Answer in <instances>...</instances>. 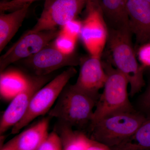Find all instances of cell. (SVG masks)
<instances>
[{
	"instance_id": "obj_1",
	"label": "cell",
	"mask_w": 150,
	"mask_h": 150,
	"mask_svg": "<svg viewBox=\"0 0 150 150\" xmlns=\"http://www.w3.org/2000/svg\"><path fill=\"white\" fill-rule=\"evenodd\" d=\"M129 28H110L107 44L111 57L109 58L115 69L127 79L130 86L129 95L133 97L145 86V69L139 64L132 46Z\"/></svg>"
},
{
	"instance_id": "obj_2",
	"label": "cell",
	"mask_w": 150,
	"mask_h": 150,
	"mask_svg": "<svg viewBox=\"0 0 150 150\" xmlns=\"http://www.w3.org/2000/svg\"><path fill=\"white\" fill-rule=\"evenodd\" d=\"M98 100L74 84L67 85L48 112V116L73 129H87Z\"/></svg>"
},
{
	"instance_id": "obj_3",
	"label": "cell",
	"mask_w": 150,
	"mask_h": 150,
	"mask_svg": "<svg viewBox=\"0 0 150 150\" xmlns=\"http://www.w3.org/2000/svg\"><path fill=\"white\" fill-rule=\"evenodd\" d=\"M139 111L117 112L91 122L88 127L91 139L111 148L129 139L146 119Z\"/></svg>"
},
{
	"instance_id": "obj_4",
	"label": "cell",
	"mask_w": 150,
	"mask_h": 150,
	"mask_svg": "<svg viewBox=\"0 0 150 150\" xmlns=\"http://www.w3.org/2000/svg\"><path fill=\"white\" fill-rule=\"evenodd\" d=\"M102 64L107 79L103 91L96 103L91 123L117 112L136 110L129 100L127 79L112 67L110 60L103 61Z\"/></svg>"
},
{
	"instance_id": "obj_5",
	"label": "cell",
	"mask_w": 150,
	"mask_h": 150,
	"mask_svg": "<svg viewBox=\"0 0 150 150\" xmlns=\"http://www.w3.org/2000/svg\"><path fill=\"white\" fill-rule=\"evenodd\" d=\"M76 73L74 67H69L40 89L33 96L23 118L12 128V134H18L35 118L48 113L63 89Z\"/></svg>"
},
{
	"instance_id": "obj_6",
	"label": "cell",
	"mask_w": 150,
	"mask_h": 150,
	"mask_svg": "<svg viewBox=\"0 0 150 150\" xmlns=\"http://www.w3.org/2000/svg\"><path fill=\"white\" fill-rule=\"evenodd\" d=\"M85 8L80 38L90 56L101 58L107 43L109 29L99 0H88Z\"/></svg>"
},
{
	"instance_id": "obj_7",
	"label": "cell",
	"mask_w": 150,
	"mask_h": 150,
	"mask_svg": "<svg viewBox=\"0 0 150 150\" xmlns=\"http://www.w3.org/2000/svg\"><path fill=\"white\" fill-rule=\"evenodd\" d=\"M88 0H45L43 8L36 24L28 33L56 29L76 18L85 8Z\"/></svg>"
},
{
	"instance_id": "obj_8",
	"label": "cell",
	"mask_w": 150,
	"mask_h": 150,
	"mask_svg": "<svg viewBox=\"0 0 150 150\" xmlns=\"http://www.w3.org/2000/svg\"><path fill=\"white\" fill-rule=\"evenodd\" d=\"M57 28L37 33L26 31L0 57V72L9 66L29 58L48 46L56 38Z\"/></svg>"
},
{
	"instance_id": "obj_9",
	"label": "cell",
	"mask_w": 150,
	"mask_h": 150,
	"mask_svg": "<svg viewBox=\"0 0 150 150\" xmlns=\"http://www.w3.org/2000/svg\"><path fill=\"white\" fill-rule=\"evenodd\" d=\"M52 42L36 54L20 62L37 76L50 75L61 68L80 65L82 57L75 53L63 54L54 47Z\"/></svg>"
},
{
	"instance_id": "obj_10",
	"label": "cell",
	"mask_w": 150,
	"mask_h": 150,
	"mask_svg": "<svg viewBox=\"0 0 150 150\" xmlns=\"http://www.w3.org/2000/svg\"><path fill=\"white\" fill-rule=\"evenodd\" d=\"M50 75L37 76L33 74L32 79L24 90L15 97L3 113L0 122V134L12 128L22 119L27 112L34 94L49 82Z\"/></svg>"
},
{
	"instance_id": "obj_11",
	"label": "cell",
	"mask_w": 150,
	"mask_h": 150,
	"mask_svg": "<svg viewBox=\"0 0 150 150\" xmlns=\"http://www.w3.org/2000/svg\"><path fill=\"white\" fill-rule=\"evenodd\" d=\"M79 74L75 86L98 99L100 89L103 88L107 74L101 58L90 56L82 57Z\"/></svg>"
},
{
	"instance_id": "obj_12",
	"label": "cell",
	"mask_w": 150,
	"mask_h": 150,
	"mask_svg": "<svg viewBox=\"0 0 150 150\" xmlns=\"http://www.w3.org/2000/svg\"><path fill=\"white\" fill-rule=\"evenodd\" d=\"M129 27L137 43L150 42V3L146 0H126Z\"/></svg>"
},
{
	"instance_id": "obj_13",
	"label": "cell",
	"mask_w": 150,
	"mask_h": 150,
	"mask_svg": "<svg viewBox=\"0 0 150 150\" xmlns=\"http://www.w3.org/2000/svg\"><path fill=\"white\" fill-rule=\"evenodd\" d=\"M33 75L27 74L20 70L11 69L1 72L0 94L5 100H12L27 87Z\"/></svg>"
},
{
	"instance_id": "obj_14",
	"label": "cell",
	"mask_w": 150,
	"mask_h": 150,
	"mask_svg": "<svg viewBox=\"0 0 150 150\" xmlns=\"http://www.w3.org/2000/svg\"><path fill=\"white\" fill-rule=\"evenodd\" d=\"M50 119L43 118L14 137L16 150H38L49 134Z\"/></svg>"
},
{
	"instance_id": "obj_15",
	"label": "cell",
	"mask_w": 150,
	"mask_h": 150,
	"mask_svg": "<svg viewBox=\"0 0 150 150\" xmlns=\"http://www.w3.org/2000/svg\"><path fill=\"white\" fill-rule=\"evenodd\" d=\"M31 4L8 13L0 14V52H1L21 27Z\"/></svg>"
},
{
	"instance_id": "obj_16",
	"label": "cell",
	"mask_w": 150,
	"mask_h": 150,
	"mask_svg": "<svg viewBox=\"0 0 150 150\" xmlns=\"http://www.w3.org/2000/svg\"><path fill=\"white\" fill-rule=\"evenodd\" d=\"M103 11L112 28H129L126 0H99Z\"/></svg>"
},
{
	"instance_id": "obj_17",
	"label": "cell",
	"mask_w": 150,
	"mask_h": 150,
	"mask_svg": "<svg viewBox=\"0 0 150 150\" xmlns=\"http://www.w3.org/2000/svg\"><path fill=\"white\" fill-rule=\"evenodd\" d=\"M131 137L112 150H150V117Z\"/></svg>"
},
{
	"instance_id": "obj_18",
	"label": "cell",
	"mask_w": 150,
	"mask_h": 150,
	"mask_svg": "<svg viewBox=\"0 0 150 150\" xmlns=\"http://www.w3.org/2000/svg\"><path fill=\"white\" fill-rule=\"evenodd\" d=\"M54 131L60 137L63 150H84L83 137L85 133L75 131L70 126L57 122Z\"/></svg>"
},
{
	"instance_id": "obj_19",
	"label": "cell",
	"mask_w": 150,
	"mask_h": 150,
	"mask_svg": "<svg viewBox=\"0 0 150 150\" xmlns=\"http://www.w3.org/2000/svg\"><path fill=\"white\" fill-rule=\"evenodd\" d=\"M77 41V40L60 31L52 43L55 48L63 54L71 55L75 53Z\"/></svg>"
},
{
	"instance_id": "obj_20",
	"label": "cell",
	"mask_w": 150,
	"mask_h": 150,
	"mask_svg": "<svg viewBox=\"0 0 150 150\" xmlns=\"http://www.w3.org/2000/svg\"><path fill=\"white\" fill-rule=\"evenodd\" d=\"M62 145L61 139L55 131L48 134L44 142L38 150H62Z\"/></svg>"
},
{
	"instance_id": "obj_21",
	"label": "cell",
	"mask_w": 150,
	"mask_h": 150,
	"mask_svg": "<svg viewBox=\"0 0 150 150\" xmlns=\"http://www.w3.org/2000/svg\"><path fill=\"white\" fill-rule=\"evenodd\" d=\"M61 28L60 31L61 32L78 40L80 37L82 22L75 19L68 22Z\"/></svg>"
},
{
	"instance_id": "obj_22",
	"label": "cell",
	"mask_w": 150,
	"mask_h": 150,
	"mask_svg": "<svg viewBox=\"0 0 150 150\" xmlns=\"http://www.w3.org/2000/svg\"><path fill=\"white\" fill-rule=\"evenodd\" d=\"M137 109L146 117H150V81L145 91L139 97Z\"/></svg>"
},
{
	"instance_id": "obj_23",
	"label": "cell",
	"mask_w": 150,
	"mask_h": 150,
	"mask_svg": "<svg viewBox=\"0 0 150 150\" xmlns=\"http://www.w3.org/2000/svg\"><path fill=\"white\" fill-rule=\"evenodd\" d=\"M137 56L140 65L145 69H150V42L140 45L137 50Z\"/></svg>"
},
{
	"instance_id": "obj_24",
	"label": "cell",
	"mask_w": 150,
	"mask_h": 150,
	"mask_svg": "<svg viewBox=\"0 0 150 150\" xmlns=\"http://www.w3.org/2000/svg\"><path fill=\"white\" fill-rule=\"evenodd\" d=\"M38 0H6L0 3L1 13L12 12L21 8L27 4H31Z\"/></svg>"
},
{
	"instance_id": "obj_25",
	"label": "cell",
	"mask_w": 150,
	"mask_h": 150,
	"mask_svg": "<svg viewBox=\"0 0 150 150\" xmlns=\"http://www.w3.org/2000/svg\"><path fill=\"white\" fill-rule=\"evenodd\" d=\"M84 150H112V149L101 142L91 139L85 134L83 137Z\"/></svg>"
},
{
	"instance_id": "obj_26",
	"label": "cell",
	"mask_w": 150,
	"mask_h": 150,
	"mask_svg": "<svg viewBox=\"0 0 150 150\" xmlns=\"http://www.w3.org/2000/svg\"><path fill=\"white\" fill-rule=\"evenodd\" d=\"M1 150H16L14 138L2 146Z\"/></svg>"
},
{
	"instance_id": "obj_27",
	"label": "cell",
	"mask_w": 150,
	"mask_h": 150,
	"mask_svg": "<svg viewBox=\"0 0 150 150\" xmlns=\"http://www.w3.org/2000/svg\"><path fill=\"white\" fill-rule=\"evenodd\" d=\"M146 1H147L149 3H150V0H146Z\"/></svg>"
},
{
	"instance_id": "obj_28",
	"label": "cell",
	"mask_w": 150,
	"mask_h": 150,
	"mask_svg": "<svg viewBox=\"0 0 150 150\" xmlns=\"http://www.w3.org/2000/svg\"><path fill=\"white\" fill-rule=\"evenodd\" d=\"M149 70H150V69H149Z\"/></svg>"
},
{
	"instance_id": "obj_29",
	"label": "cell",
	"mask_w": 150,
	"mask_h": 150,
	"mask_svg": "<svg viewBox=\"0 0 150 150\" xmlns=\"http://www.w3.org/2000/svg\"></svg>"
}]
</instances>
